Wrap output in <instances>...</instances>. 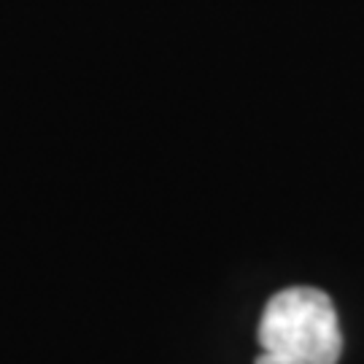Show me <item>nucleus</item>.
Masks as SVG:
<instances>
[{"label":"nucleus","mask_w":364,"mask_h":364,"mask_svg":"<svg viewBox=\"0 0 364 364\" xmlns=\"http://www.w3.org/2000/svg\"><path fill=\"white\" fill-rule=\"evenodd\" d=\"M340 351L338 311L321 289H284L264 305L257 364H338Z\"/></svg>","instance_id":"1"}]
</instances>
